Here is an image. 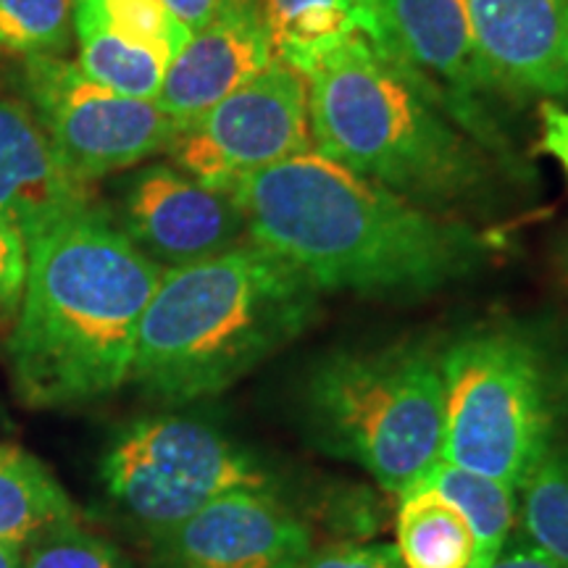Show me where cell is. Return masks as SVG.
<instances>
[{"label":"cell","instance_id":"cell-6","mask_svg":"<svg viewBox=\"0 0 568 568\" xmlns=\"http://www.w3.org/2000/svg\"><path fill=\"white\" fill-rule=\"evenodd\" d=\"M443 460L521 489L552 445L548 355L518 324H479L439 347Z\"/></svg>","mask_w":568,"mask_h":568},{"label":"cell","instance_id":"cell-16","mask_svg":"<svg viewBox=\"0 0 568 568\" xmlns=\"http://www.w3.org/2000/svg\"><path fill=\"white\" fill-rule=\"evenodd\" d=\"M69 524H80V510L51 468L24 447L0 443V542L27 550Z\"/></svg>","mask_w":568,"mask_h":568},{"label":"cell","instance_id":"cell-28","mask_svg":"<svg viewBox=\"0 0 568 568\" xmlns=\"http://www.w3.org/2000/svg\"><path fill=\"white\" fill-rule=\"evenodd\" d=\"M245 3V0H163L169 11L174 13L176 21H182L190 32L203 30L213 19L222 17L224 11L234 9V6Z\"/></svg>","mask_w":568,"mask_h":568},{"label":"cell","instance_id":"cell-17","mask_svg":"<svg viewBox=\"0 0 568 568\" xmlns=\"http://www.w3.org/2000/svg\"><path fill=\"white\" fill-rule=\"evenodd\" d=\"M395 537L406 568H485L464 514L432 487L400 495Z\"/></svg>","mask_w":568,"mask_h":568},{"label":"cell","instance_id":"cell-11","mask_svg":"<svg viewBox=\"0 0 568 568\" xmlns=\"http://www.w3.org/2000/svg\"><path fill=\"white\" fill-rule=\"evenodd\" d=\"M116 224L163 268L195 264L251 240L243 211L230 193L163 163L130 176Z\"/></svg>","mask_w":568,"mask_h":568},{"label":"cell","instance_id":"cell-23","mask_svg":"<svg viewBox=\"0 0 568 568\" xmlns=\"http://www.w3.org/2000/svg\"><path fill=\"white\" fill-rule=\"evenodd\" d=\"M74 9L88 13L116 38L161 55L166 63H172L193 34L174 19L163 0H74Z\"/></svg>","mask_w":568,"mask_h":568},{"label":"cell","instance_id":"cell-9","mask_svg":"<svg viewBox=\"0 0 568 568\" xmlns=\"http://www.w3.org/2000/svg\"><path fill=\"white\" fill-rule=\"evenodd\" d=\"M314 151L308 77L272 61L195 122L169 148L174 166L224 190L245 174Z\"/></svg>","mask_w":568,"mask_h":568},{"label":"cell","instance_id":"cell-21","mask_svg":"<svg viewBox=\"0 0 568 568\" xmlns=\"http://www.w3.org/2000/svg\"><path fill=\"white\" fill-rule=\"evenodd\" d=\"M518 524L531 548L568 568V447L556 439L518 489Z\"/></svg>","mask_w":568,"mask_h":568},{"label":"cell","instance_id":"cell-32","mask_svg":"<svg viewBox=\"0 0 568 568\" xmlns=\"http://www.w3.org/2000/svg\"><path fill=\"white\" fill-rule=\"evenodd\" d=\"M556 264H558V274L564 276V282L568 284V232H566V237L560 240V245H558Z\"/></svg>","mask_w":568,"mask_h":568},{"label":"cell","instance_id":"cell-18","mask_svg":"<svg viewBox=\"0 0 568 568\" xmlns=\"http://www.w3.org/2000/svg\"><path fill=\"white\" fill-rule=\"evenodd\" d=\"M274 59L308 77L361 34L347 0H261Z\"/></svg>","mask_w":568,"mask_h":568},{"label":"cell","instance_id":"cell-26","mask_svg":"<svg viewBox=\"0 0 568 568\" xmlns=\"http://www.w3.org/2000/svg\"><path fill=\"white\" fill-rule=\"evenodd\" d=\"M301 568H406L395 545L387 542H343L332 548H314Z\"/></svg>","mask_w":568,"mask_h":568},{"label":"cell","instance_id":"cell-2","mask_svg":"<svg viewBox=\"0 0 568 568\" xmlns=\"http://www.w3.org/2000/svg\"><path fill=\"white\" fill-rule=\"evenodd\" d=\"M24 301L6 343L19 403L71 408L130 382L142 314L163 266L95 205L30 240Z\"/></svg>","mask_w":568,"mask_h":568},{"label":"cell","instance_id":"cell-7","mask_svg":"<svg viewBox=\"0 0 568 568\" xmlns=\"http://www.w3.org/2000/svg\"><path fill=\"white\" fill-rule=\"evenodd\" d=\"M113 508L148 539L234 493H280V479L251 447L193 414H155L124 426L101 460Z\"/></svg>","mask_w":568,"mask_h":568},{"label":"cell","instance_id":"cell-12","mask_svg":"<svg viewBox=\"0 0 568 568\" xmlns=\"http://www.w3.org/2000/svg\"><path fill=\"white\" fill-rule=\"evenodd\" d=\"M314 531L280 493H234L151 539V568H301Z\"/></svg>","mask_w":568,"mask_h":568},{"label":"cell","instance_id":"cell-20","mask_svg":"<svg viewBox=\"0 0 568 568\" xmlns=\"http://www.w3.org/2000/svg\"><path fill=\"white\" fill-rule=\"evenodd\" d=\"M74 40L77 67L92 82L103 84L113 92H122L142 101H155L161 92L163 74L169 63L145 48L132 45L105 27L98 24L88 13L74 9Z\"/></svg>","mask_w":568,"mask_h":568},{"label":"cell","instance_id":"cell-3","mask_svg":"<svg viewBox=\"0 0 568 568\" xmlns=\"http://www.w3.org/2000/svg\"><path fill=\"white\" fill-rule=\"evenodd\" d=\"M318 311L314 284L251 240L163 268L142 314L130 382L169 406L209 400L293 345Z\"/></svg>","mask_w":568,"mask_h":568},{"label":"cell","instance_id":"cell-5","mask_svg":"<svg viewBox=\"0 0 568 568\" xmlns=\"http://www.w3.org/2000/svg\"><path fill=\"white\" fill-rule=\"evenodd\" d=\"M305 435L393 495L422 487L443 464L439 347L397 339L324 355L301 389Z\"/></svg>","mask_w":568,"mask_h":568},{"label":"cell","instance_id":"cell-8","mask_svg":"<svg viewBox=\"0 0 568 568\" xmlns=\"http://www.w3.org/2000/svg\"><path fill=\"white\" fill-rule=\"evenodd\" d=\"M21 88L53 153L82 184L169 153L182 132L155 101L103 88L61 55L27 59Z\"/></svg>","mask_w":568,"mask_h":568},{"label":"cell","instance_id":"cell-19","mask_svg":"<svg viewBox=\"0 0 568 568\" xmlns=\"http://www.w3.org/2000/svg\"><path fill=\"white\" fill-rule=\"evenodd\" d=\"M422 487H432L464 514L477 537L481 564L485 568L493 566L506 550L510 531L518 524V489L468 471L450 460H443Z\"/></svg>","mask_w":568,"mask_h":568},{"label":"cell","instance_id":"cell-22","mask_svg":"<svg viewBox=\"0 0 568 568\" xmlns=\"http://www.w3.org/2000/svg\"><path fill=\"white\" fill-rule=\"evenodd\" d=\"M74 38V0H0V55H61Z\"/></svg>","mask_w":568,"mask_h":568},{"label":"cell","instance_id":"cell-29","mask_svg":"<svg viewBox=\"0 0 568 568\" xmlns=\"http://www.w3.org/2000/svg\"><path fill=\"white\" fill-rule=\"evenodd\" d=\"M351 6L355 24L364 34L368 45L376 53L385 55V24H382V0H347Z\"/></svg>","mask_w":568,"mask_h":568},{"label":"cell","instance_id":"cell-33","mask_svg":"<svg viewBox=\"0 0 568 568\" xmlns=\"http://www.w3.org/2000/svg\"><path fill=\"white\" fill-rule=\"evenodd\" d=\"M566 387H568V379H566Z\"/></svg>","mask_w":568,"mask_h":568},{"label":"cell","instance_id":"cell-31","mask_svg":"<svg viewBox=\"0 0 568 568\" xmlns=\"http://www.w3.org/2000/svg\"><path fill=\"white\" fill-rule=\"evenodd\" d=\"M0 568H27V550L19 545L0 542Z\"/></svg>","mask_w":568,"mask_h":568},{"label":"cell","instance_id":"cell-24","mask_svg":"<svg viewBox=\"0 0 568 568\" xmlns=\"http://www.w3.org/2000/svg\"><path fill=\"white\" fill-rule=\"evenodd\" d=\"M27 568H134L109 539L92 535L82 524L55 529L27 548Z\"/></svg>","mask_w":568,"mask_h":568},{"label":"cell","instance_id":"cell-15","mask_svg":"<svg viewBox=\"0 0 568 568\" xmlns=\"http://www.w3.org/2000/svg\"><path fill=\"white\" fill-rule=\"evenodd\" d=\"M88 205V184L63 169L30 105L0 88V216L30 240Z\"/></svg>","mask_w":568,"mask_h":568},{"label":"cell","instance_id":"cell-14","mask_svg":"<svg viewBox=\"0 0 568 568\" xmlns=\"http://www.w3.org/2000/svg\"><path fill=\"white\" fill-rule=\"evenodd\" d=\"M274 61L261 0H245L190 34L163 74L155 103L180 126L240 90Z\"/></svg>","mask_w":568,"mask_h":568},{"label":"cell","instance_id":"cell-30","mask_svg":"<svg viewBox=\"0 0 568 568\" xmlns=\"http://www.w3.org/2000/svg\"><path fill=\"white\" fill-rule=\"evenodd\" d=\"M489 568H560L552 564L542 556V552H537L531 545H514V548H508L497 556V560Z\"/></svg>","mask_w":568,"mask_h":568},{"label":"cell","instance_id":"cell-13","mask_svg":"<svg viewBox=\"0 0 568 568\" xmlns=\"http://www.w3.org/2000/svg\"><path fill=\"white\" fill-rule=\"evenodd\" d=\"M466 6L500 98L568 95V0H466Z\"/></svg>","mask_w":568,"mask_h":568},{"label":"cell","instance_id":"cell-1","mask_svg":"<svg viewBox=\"0 0 568 568\" xmlns=\"http://www.w3.org/2000/svg\"><path fill=\"white\" fill-rule=\"evenodd\" d=\"M230 195L251 243L322 295H432L471 280L495 251L466 219L424 209L316 148L245 174Z\"/></svg>","mask_w":568,"mask_h":568},{"label":"cell","instance_id":"cell-4","mask_svg":"<svg viewBox=\"0 0 568 568\" xmlns=\"http://www.w3.org/2000/svg\"><path fill=\"white\" fill-rule=\"evenodd\" d=\"M308 95L314 148L332 161L450 216L495 203L500 163L364 34L311 71Z\"/></svg>","mask_w":568,"mask_h":568},{"label":"cell","instance_id":"cell-25","mask_svg":"<svg viewBox=\"0 0 568 568\" xmlns=\"http://www.w3.org/2000/svg\"><path fill=\"white\" fill-rule=\"evenodd\" d=\"M30 243L17 224L0 216V326H13L24 301Z\"/></svg>","mask_w":568,"mask_h":568},{"label":"cell","instance_id":"cell-10","mask_svg":"<svg viewBox=\"0 0 568 568\" xmlns=\"http://www.w3.org/2000/svg\"><path fill=\"white\" fill-rule=\"evenodd\" d=\"M382 24L385 59L422 82L503 169L518 172L495 119L500 92L479 55L466 0H382Z\"/></svg>","mask_w":568,"mask_h":568},{"label":"cell","instance_id":"cell-27","mask_svg":"<svg viewBox=\"0 0 568 568\" xmlns=\"http://www.w3.org/2000/svg\"><path fill=\"white\" fill-rule=\"evenodd\" d=\"M539 124H542L539 148L552 155L568 176V111L552 101H542V105H539Z\"/></svg>","mask_w":568,"mask_h":568}]
</instances>
